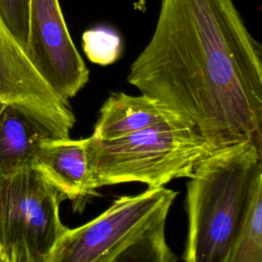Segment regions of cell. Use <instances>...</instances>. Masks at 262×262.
<instances>
[{
	"mask_svg": "<svg viewBox=\"0 0 262 262\" xmlns=\"http://www.w3.org/2000/svg\"><path fill=\"white\" fill-rule=\"evenodd\" d=\"M25 53L52 90L67 100L89 80V71L71 38L58 0H30Z\"/></svg>",
	"mask_w": 262,
	"mask_h": 262,
	"instance_id": "obj_6",
	"label": "cell"
},
{
	"mask_svg": "<svg viewBox=\"0 0 262 262\" xmlns=\"http://www.w3.org/2000/svg\"><path fill=\"white\" fill-rule=\"evenodd\" d=\"M93 185L141 182L163 187L189 177L196 165L216 151L189 126L157 127L125 137L100 140L88 137Z\"/></svg>",
	"mask_w": 262,
	"mask_h": 262,
	"instance_id": "obj_3",
	"label": "cell"
},
{
	"mask_svg": "<svg viewBox=\"0 0 262 262\" xmlns=\"http://www.w3.org/2000/svg\"><path fill=\"white\" fill-rule=\"evenodd\" d=\"M49 131L21 107L0 102V177L32 167Z\"/></svg>",
	"mask_w": 262,
	"mask_h": 262,
	"instance_id": "obj_10",
	"label": "cell"
},
{
	"mask_svg": "<svg viewBox=\"0 0 262 262\" xmlns=\"http://www.w3.org/2000/svg\"><path fill=\"white\" fill-rule=\"evenodd\" d=\"M223 262H262V181L254 189L246 218Z\"/></svg>",
	"mask_w": 262,
	"mask_h": 262,
	"instance_id": "obj_11",
	"label": "cell"
},
{
	"mask_svg": "<svg viewBox=\"0 0 262 262\" xmlns=\"http://www.w3.org/2000/svg\"><path fill=\"white\" fill-rule=\"evenodd\" d=\"M176 196V190L165 186L121 195L91 221L67 228L44 262H107L150 226L166 220Z\"/></svg>",
	"mask_w": 262,
	"mask_h": 262,
	"instance_id": "obj_4",
	"label": "cell"
},
{
	"mask_svg": "<svg viewBox=\"0 0 262 262\" xmlns=\"http://www.w3.org/2000/svg\"><path fill=\"white\" fill-rule=\"evenodd\" d=\"M63 201L33 167L0 177V249L6 254L26 249L44 262L68 228L59 216Z\"/></svg>",
	"mask_w": 262,
	"mask_h": 262,
	"instance_id": "obj_5",
	"label": "cell"
},
{
	"mask_svg": "<svg viewBox=\"0 0 262 262\" xmlns=\"http://www.w3.org/2000/svg\"><path fill=\"white\" fill-rule=\"evenodd\" d=\"M32 167L58 191L62 200L72 202L74 212H83L88 201L98 194L92 181L88 137L44 139Z\"/></svg>",
	"mask_w": 262,
	"mask_h": 262,
	"instance_id": "obj_8",
	"label": "cell"
},
{
	"mask_svg": "<svg viewBox=\"0 0 262 262\" xmlns=\"http://www.w3.org/2000/svg\"><path fill=\"white\" fill-rule=\"evenodd\" d=\"M179 126L189 125L159 100L143 94L115 92L100 107L91 136L110 140L151 128Z\"/></svg>",
	"mask_w": 262,
	"mask_h": 262,
	"instance_id": "obj_9",
	"label": "cell"
},
{
	"mask_svg": "<svg viewBox=\"0 0 262 262\" xmlns=\"http://www.w3.org/2000/svg\"><path fill=\"white\" fill-rule=\"evenodd\" d=\"M0 102L15 104L55 138H69L76 118L69 100L44 81L0 21Z\"/></svg>",
	"mask_w": 262,
	"mask_h": 262,
	"instance_id": "obj_7",
	"label": "cell"
},
{
	"mask_svg": "<svg viewBox=\"0 0 262 262\" xmlns=\"http://www.w3.org/2000/svg\"><path fill=\"white\" fill-rule=\"evenodd\" d=\"M166 220L138 235L107 262H177L166 239Z\"/></svg>",
	"mask_w": 262,
	"mask_h": 262,
	"instance_id": "obj_12",
	"label": "cell"
},
{
	"mask_svg": "<svg viewBox=\"0 0 262 262\" xmlns=\"http://www.w3.org/2000/svg\"><path fill=\"white\" fill-rule=\"evenodd\" d=\"M184 262H223L262 181V150L241 143L202 160L188 177Z\"/></svg>",
	"mask_w": 262,
	"mask_h": 262,
	"instance_id": "obj_2",
	"label": "cell"
},
{
	"mask_svg": "<svg viewBox=\"0 0 262 262\" xmlns=\"http://www.w3.org/2000/svg\"><path fill=\"white\" fill-rule=\"evenodd\" d=\"M84 51L88 58L99 64L114 62L121 52V41L117 34L103 29L86 31L83 34Z\"/></svg>",
	"mask_w": 262,
	"mask_h": 262,
	"instance_id": "obj_13",
	"label": "cell"
},
{
	"mask_svg": "<svg viewBox=\"0 0 262 262\" xmlns=\"http://www.w3.org/2000/svg\"><path fill=\"white\" fill-rule=\"evenodd\" d=\"M0 262H8V256L0 249Z\"/></svg>",
	"mask_w": 262,
	"mask_h": 262,
	"instance_id": "obj_16",
	"label": "cell"
},
{
	"mask_svg": "<svg viewBox=\"0 0 262 262\" xmlns=\"http://www.w3.org/2000/svg\"><path fill=\"white\" fill-rule=\"evenodd\" d=\"M30 0H0V21L24 49L29 31Z\"/></svg>",
	"mask_w": 262,
	"mask_h": 262,
	"instance_id": "obj_14",
	"label": "cell"
},
{
	"mask_svg": "<svg viewBox=\"0 0 262 262\" xmlns=\"http://www.w3.org/2000/svg\"><path fill=\"white\" fill-rule=\"evenodd\" d=\"M128 83L193 128L214 150H262V50L232 0H162Z\"/></svg>",
	"mask_w": 262,
	"mask_h": 262,
	"instance_id": "obj_1",
	"label": "cell"
},
{
	"mask_svg": "<svg viewBox=\"0 0 262 262\" xmlns=\"http://www.w3.org/2000/svg\"><path fill=\"white\" fill-rule=\"evenodd\" d=\"M8 256V262H35L26 249L11 252Z\"/></svg>",
	"mask_w": 262,
	"mask_h": 262,
	"instance_id": "obj_15",
	"label": "cell"
}]
</instances>
